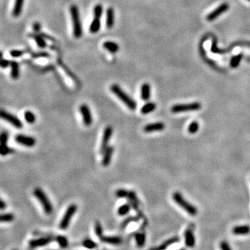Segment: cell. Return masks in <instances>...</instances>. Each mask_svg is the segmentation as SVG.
I'll list each match as a JSON object with an SVG mask.
<instances>
[{
	"label": "cell",
	"mask_w": 250,
	"mask_h": 250,
	"mask_svg": "<svg viewBox=\"0 0 250 250\" xmlns=\"http://www.w3.org/2000/svg\"><path fill=\"white\" fill-rule=\"evenodd\" d=\"M94 232H95L96 235L99 239L103 236L102 226L101 223H100V222H99V221H97L95 222V224H94Z\"/></svg>",
	"instance_id": "38"
},
{
	"label": "cell",
	"mask_w": 250,
	"mask_h": 250,
	"mask_svg": "<svg viewBox=\"0 0 250 250\" xmlns=\"http://www.w3.org/2000/svg\"><path fill=\"white\" fill-rule=\"evenodd\" d=\"M110 90L122 102L126 105V106L130 110H134L137 108V104L133 99H132L129 94L122 90V88L118 84L111 85Z\"/></svg>",
	"instance_id": "1"
},
{
	"label": "cell",
	"mask_w": 250,
	"mask_h": 250,
	"mask_svg": "<svg viewBox=\"0 0 250 250\" xmlns=\"http://www.w3.org/2000/svg\"><path fill=\"white\" fill-rule=\"evenodd\" d=\"M129 191H128L123 188H119L115 192V196L118 198H125L128 197Z\"/></svg>",
	"instance_id": "39"
},
{
	"label": "cell",
	"mask_w": 250,
	"mask_h": 250,
	"mask_svg": "<svg viewBox=\"0 0 250 250\" xmlns=\"http://www.w3.org/2000/svg\"><path fill=\"white\" fill-rule=\"evenodd\" d=\"M115 24V10L113 8L109 7L107 8L106 13V26L108 29H112Z\"/></svg>",
	"instance_id": "15"
},
{
	"label": "cell",
	"mask_w": 250,
	"mask_h": 250,
	"mask_svg": "<svg viewBox=\"0 0 250 250\" xmlns=\"http://www.w3.org/2000/svg\"><path fill=\"white\" fill-rule=\"evenodd\" d=\"M13 250H18V249H13Z\"/></svg>",
	"instance_id": "48"
},
{
	"label": "cell",
	"mask_w": 250,
	"mask_h": 250,
	"mask_svg": "<svg viewBox=\"0 0 250 250\" xmlns=\"http://www.w3.org/2000/svg\"><path fill=\"white\" fill-rule=\"evenodd\" d=\"M24 119L28 124H33L36 120L35 115L31 110H27L24 113Z\"/></svg>",
	"instance_id": "31"
},
{
	"label": "cell",
	"mask_w": 250,
	"mask_h": 250,
	"mask_svg": "<svg viewBox=\"0 0 250 250\" xmlns=\"http://www.w3.org/2000/svg\"><path fill=\"white\" fill-rule=\"evenodd\" d=\"M180 250H185L184 249H180Z\"/></svg>",
	"instance_id": "47"
},
{
	"label": "cell",
	"mask_w": 250,
	"mask_h": 250,
	"mask_svg": "<svg viewBox=\"0 0 250 250\" xmlns=\"http://www.w3.org/2000/svg\"><path fill=\"white\" fill-rule=\"evenodd\" d=\"M128 199L129 200L130 205L134 208L135 210H138V204H139V201L137 198V196H136V194L134 191L130 190L129 193V195H128Z\"/></svg>",
	"instance_id": "27"
},
{
	"label": "cell",
	"mask_w": 250,
	"mask_h": 250,
	"mask_svg": "<svg viewBox=\"0 0 250 250\" xmlns=\"http://www.w3.org/2000/svg\"><path fill=\"white\" fill-rule=\"evenodd\" d=\"M114 152V148L112 146H108L103 153L102 164L104 167H107L110 163L111 159Z\"/></svg>",
	"instance_id": "16"
},
{
	"label": "cell",
	"mask_w": 250,
	"mask_h": 250,
	"mask_svg": "<svg viewBox=\"0 0 250 250\" xmlns=\"http://www.w3.org/2000/svg\"><path fill=\"white\" fill-rule=\"evenodd\" d=\"M0 115H1V118L2 119L7 121L8 123L12 124L14 127L17 128V129H21L23 127V123H22V121L13 114L8 113L4 110H2L1 113H0Z\"/></svg>",
	"instance_id": "7"
},
{
	"label": "cell",
	"mask_w": 250,
	"mask_h": 250,
	"mask_svg": "<svg viewBox=\"0 0 250 250\" xmlns=\"http://www.w3.org/2000/svg\"><path fill=\"white\" fill-rule=\"evenodd\" d=\"M77 210V206L75 204H70L67 208L59 224V228L61 230H66L70 224L72 217L74 215Z\"/></svg>",
	"instance_id": "6"
},
{
	"label": "cell",
	"mask_w": 250,
	"mask_h": 250,
	"mask_svg": "<svg viewBox=\"0 0 250 250\" xmlns=\"http://www.w3.org/2000/svg\"><path fill=\"white\" fill-rule=\"evenodd\" d=\"M33 195L35 196L38 202L40 203L42 207L43 208L44 212L47 215H50L53 212V206L52 202H50L48 197L47 196L45 193L40 188H36L33 190Z\"/></svg>",
	"instance_id": "3"
},
{
	"label": "cell",
	"mask_w": 250,
	"mask_h": 250,
	"mask_svg": "<svg viewBox=\"0 0 250 250\" xmlns=\"http://www.w3.org/2000/svg\"><path fill=\"white\" fill-rule=\"evenodd\" d=\"M14 150L7 145V144H1L0 147V154L2 156H6L13 152Z\"/></svg>",
	"instance_id": "34"
},
{
	"label": "cell",
	"mask_w": 250,
	"mask_h": 250,
	"mask_svg": "<svg viewBox=\"0 0 250 250\" xmlns=\"http://www.w3.org/2000/svg\"><path fill=\"white\" fill-rule=\"evenodd\" d=\"M31 38H32L33 40H35L37 46L40 49H44L47 47V43L45 41V39H44L43 36H42L40 33H31L29 35Z\"/></svg>",
	"instance_id": "21"
},
{
	"label": "cell",
	"mask_w": 250,
	"mask_h": 250,
	"mask_svg": "<svg viewBox=\"0 0 250 250\" xmlns=\"http://www.w3.org/2000/svg\"><path fill=\"white\" fill-rule=\"evenodd\" d=\"M103 12H104V8L101 4H96L93 8V16L94 18L101 19Z\"/></svg>",
	"instance_id": "29"
},
{
	"label": "cell",
	"mask_w": 250,
	"mask_h": 250,
	"mask_svg": "<svg viewBox=\"0 0 250 250\" xmlns=\"http://www.w3.org/2000/svg\"><path fill=\"white\" fill-rule=\"evenodd\" d=\"M55 240L57 241V243L59 244L60 247L62 248H66L68 245V242L67 238L65 237H64L63 235H58L56 238H55Z\"/></svg>",
	"instance_id": "36"
},
{
	"label": "cell",
	"mask_w": 250,
	"mask_h": 250,
	"mask_svg": "<svg viewBox=\"0 0 250 250\" xmlns=\"http://www.w3.org/2000/svg\"><path fill=\"white\" fill-rule=\"evenodd\" d=\"M79 110L82 116V119L85 126L89 127L93 124V119L90 107L87 104H83L80 106Z\"/></svg>",
	"instance_id": "8"
},
{
	"label": "cell",
	"mask_w": 250,
	"mask_h": 250,
	"mask_svg": "<svg viewBox=\"0 0 250 250\" xmlns=\"http://www.w3.org/2000/svg\"><path fill=\"white\" fill-rule=\"evenodd\" d=\"M55 239L52 236H47V237H42L37 239H33L29 242V246L31 249H35L38 247H42L46 246L47 244L52 243Z\"/></svg>",
	"instance_id": "12"
},
{
	"label": "cell",
	"mask_w": 250,
	"mask_h": 250,
	"mask_svg": "<svg viewBox=\"0 0 250 250\" xmlns=\"http://www.w3.org/2000/svg\"><path fill=\"white\" fill-rule=\"evenodd\" d=\"M229 8V5L227 4V3H224L222 4L219 7H218L216 9L214 10L212 12L210 13L206 17V19L208 21H213L214 19L218 18V17L223 14Z\"/></svg>",
	"instance_id": "13"
},
{
	"label": "cell",
	"mask_w": 250,
	"mask_h": 250,
	"mask_svg": "<svg viewBox=\"0 0 250 250\" xmlns=\"http://www.w3.org/2000/svg\"><path fill=\"white\" fill-rule=\"evenodd\" d=\"M242 58H243V54H238L237 55H235V56H233L231 58L230 62L231 67L232 68H238V65H240Z\"/></svg>",
	"instance_id": "32"
},
{
	"label": "cell",
	"mask_w": 250,
	"mask_h": 250,
	"mask_svg": "<svg viewBox=\"0 0 250 250\" xmlns=\"http://www.w3.org/2000/svg\"><path fill=\"white\" fill-rule=\"evenodd\" d=\"M15 216L13 213H3L1 215V222H10L14 220Z\"/></svg>",
	"instance_id": "37"
},
{
	"label": "cell",
	"mask_w": 250,
	"mask_h": 250,
	"mask_svg": "<svg viewBox=\"0 0 250 250\" xmlns=\"http://www.w3.org/2000/svg\"><path fill=\"white\" fill-rule=\"evenodd\" d=\"M140 97L143 101H148L151 97V85L148 83H144L141 86Z\"/></svg>",
	"instance_id": "18"
},
{
	"label": "cell",
	"mask_w": 250,
	"mask_h": 250,
	"mask_svg": "<svg viewBox=\"0 0 250 250\" xmlns=\"http://www.w3.org/2000/svg\"><path fill=\"white\" fill-rule=\"evenodd\" d=\"M135 242L138 247H143L146 242V234L145 232H139L135 235Z\"/></svg>",
	"instance_id": "28"
},
{
	"label": "cell",
	"mask_w": 250,
	"mask_h": 250,
	"mask_svg": "<svg viewBox=\"0 0 250 250\" xmlns=\"http://www.w3.org/2000/svg\"><path fill=\"white\" fill-rule=\"evenodd\" d=\"M178 242H179V238L177 237V236H175V237L171 238L168 239V240L165 241L163 243L161 244L160 246L155 247V248H153L149 250H165L168 248V247L172 245V244L178 243Z\"/></svg>",
	"instance_id": "24"
},
{
	"label": "cell",
	"mask_w": 250,
	"mask_h": 250,
	"mask_svg": "<svg viewBox=\"0 0 250 250\" xmlns=\"http://www.w3.org/2000/svg\"><path fill=\"white\" fill-rule=\"evenodd\" d=\"M69 13L73 27V35L76 38H79L83 34V29L79 8L76 5H72L69 8Z\"/></svg>",
	"instance_id": "2"
},
{
	"label": "cell",
	"mask_w": 250,
	"mask_h": 250,
	"mask_svg": "<svg viewBox=\"0 0 250 250\" xmlns=\"http://www.w3.org/2000/svg\"><path fill=\"white\" fill-rule=\"evenodd\" d=\"M131 208L130 204H124L121 205L118 209V214L119 216H124L129 213Z\"/></svg>",
	"instance_id": "30"
},
{
	"label": "cell",
	"mask_w": 250,
	"mask_h": 250,
	"mask_svg": "<svg viewBox=\"0 0 250 250\" xmlns=\"http://www.w3.org/2000/svg\"><path fill=\"white\" fill-rule=\"evenodd\" d=\"M113 132V129L112 127L107 126L105 127L104 132H103L101 147H100V150H99V152L101 154H103L104 152L108 147V143H109L110 138H111V137H112Z\"/></svg>",
	"instance_id": "11"
},
{
	"label": "cell",
	"mask_w": 250,
	"mask_h": 250,
	"mask_svg": "<svg viewBox=\"0 0 250 250\" xmlns=\"http://www.w3.org/2000/svg\"><path fill=\"white\" fill-rule=\"evenodd\" d=\"M199 124L197 121H194L190 124L188 127V131L190 133V134H194L199 131Z\"/></svg>",
	"instance_id": "33"
},
{
	"label": "cell",
	"mask_w": 250,
	"mask_h": 250,
	"mask_svg": "<svg viewBox=\"0 0 250 250\" xmlns=\"http://www.w3.org/2000/svg\"><path fill=\"white\" fill-rule=\"evenodd\" d=\"M24 4V0H15V3H14V6L13 8L12 14L13 17L15 18H18L21 15L23 10V6Z\"/></svg>",
	"instance_id": "23"
},
{
	"label": "cell",
	"mask_w": 250,
	"mask_h": 250,
	"mask_svg": "<svg viewBox=\"0 0 250 250\" xmlns=\"http://www.w3.org/2000/svg\"><path fill=\"white\" fill-rule=\"evenodd\" d=\"M172 197H173L174 201L176 202V204L179 205L181 208H182L183 210H185L188 214H190L192 216H195L197 215V212H198L197 208L190 202H188L179 192H175L172 195Z\"/></svg>",
	"instance_id": "4"
},
{
	"label": "cell",
	"mask_w": 250,
	"mask_h": 250,
	"mask_svg": "<svg viewBox=\"0 0 250 250\" xmlns=\"http://www.w3.org/2000/svg\"><path fill=\"white\" fill-rule=\"evenodd\" d=\"M10 63H11L10 60L6 59V58H2L1 62H0V65H1L2 68L4 69V68H7L9 66H10Z\"/></svg>",
	"instance_id": "44"
},
{
	"label": "cell",
	"mask_w": 250,
	"mask_h": 250,
	"mask_svg": "<svg viewBox=\"0 0 250 250\" xmlns=\"http://www.w3.org/2000/svg\"><path fill=\"white\" fill-rule=\"evenodd\" d=\"M8 140V133L7 132H2L0 136V143L1 144H7Z\"/></svg>",
	"instance_id": "42"
},
{
	"label": "cell",
	"mask_w": 250,
	"mask_h": 250,
	"mask_svg": "<svg viewBox=\"0 0 250 250\" xmlns=\"http://www.w3.org/2000/svg\"><path fill=\"white\" fill-rule=\"evenodd\" d=\"M101 29V19L93 18L89 27V31L92 33H97Z\"/></svg>",
	"instance_id": "26"
},
{
	"label": "cell",
	"mask_w": 250,
	"mask_h": 250,
	"mask_svg": "<svg viewBox=\"0 0 250 250\" xmlns=\"http://www.w3.org/2000/svg\"><path fill=\"white\" fill-rule=\"evenodd\" d=\"M24 52L19 49H12L9 52V54L13 58H19L24 54Z\"/></svg>",
	"instance_id": "41"
},
{
	"label": "cell",
	"mask_w": 250,
	"mask_h": 250,
	"mask_svg": "<svg viewBox=\"0 0 250 250\" xmlns=\"http://www.w3.org/2000/svg\"><path fill=\"white\" fill-rule=\"evenodd\" d=\"M83 246L85 247V248L89 249H93L94 248H96L97 247V243L95 242H94L93 240H91V239H85L83 241Z\"/></svg>",
	"instance_id": "35"
},
{
	"label": "cell",
	"mask_w": 250,
	"mask_h": 250,
	"mask_svg": "<svg viewBox=\"0 0 250 250\" xmlns=\"http://www.w3.org/2000/svg\"><path fill=\"white\" fill-rule=\"evenodd\" d=\"M202 108L201 103L198 102H194L188 104H179L172 106L171 108V112L173 113H180L192 112L196 111Z\"/></svg>",
	"instance_id": "5"
},
{
	"label": "cell",
	"mask_w": 250,
	"mask_h": 250,
	"mask_svg": "<svg viewBox=\"0 0 250 250\" xmlns=\"http://www.w3.org/2000/svg\"><path fill=\"white\" fill-rule=\"evenodd\" d=\"M33 29L35 33H40V31H41V24L40 22H35L33 24Z\"/></svg>",
	"instance_id": "45"
},
{
	"label": "cell",
	"mask_w": 250,
	"mask_h": 250,
	"mask_svg": "<svg viewBox=\"0 0 250 250\" xmlns=\"http://www.w3.org/2000/svg\"><path fill=\"white\" fill-rule=\"evenodd\" d=\"M103 47L106 50H107L108 52L111 53V54H115L118 52L119 49V44L113 41H105L103 43Z\"/></svg>",
	"instance_id": "19"
},
{
	"label": "cell",
	"mask_w": 250,
	"mask_h": 250,
	"mask_svg": "<svg viewBox=\"0 0 250 250\" xmlns=\"http://www.w3.org/2000/svg\"><path fill=\"white\" fill-rule=\"evenodd\" d=\"M219 248L221 250H233L231 247L229 245V244L227 241H222L219 243Z\"/></svg>",
	"instance_id": "43"
},
{
	"label": "cell",
	"mask_w": 250,
	"mask_h": 250,
	"mask_svg": "<svg viewBox=\"0 0 250 250\" xmlns=\"http://www.w3.org/2000/svg\"><path fill=\"white\" fill-rule=\"evenodd\" d=\"M10 77L14 80L19 79L20 75L19 63L15 60H12L10 63Z\"/></svg>",
	"instance_id": "22"
},
{
	"label": "cell",
	"mask_w": 250,
	"mask_h": 250,
	"mask_svg": "<svg viewBox=\"0 0 250 250\" xmlns=\"http://www.w3.org/2000/svg\"><path fill=\"white\" fill-rule=\"evenodd\" d=\"M51 56L48 52H35L32 54V57L33 58H49Z\"/></svg>",
	"instance_id": "40"
},
{
	"label": "cell",
	"mask_w": 250,
	"mask_h": 250,
	"mask_svg": "<svg viewBox=\"0 0 250 250\" xmlns=\"http://www.w3.org/2000/svg\"><path fill=\"white\" fill-rule=\"evenodd\" d=\"M165 125L162 122H157L154 123H150L145 125L143 128V131L145 133H152L155 131H161L165 129Z\"/></svg>",
	"instance_id": "14"
},
{
	"label": "cell",
	"mask_w": 250,
	"mask_h": 250,
	"mask_svg": "<svg viewBox=\"0 0 250 250\" xmlns=\"http://www.w3.org/2000/svg\"><path fill=\"white\" fill-rule=\"evenodd\" d=\"M156 108V104L155 103L151 102H147L141 108L140 112L143 115H147V114L152 113Z\"/></svg>",
	"instance_id": "25"
},
{
	"label": "cell",
	"mask_w": 250,
	"mask_h": 250,
	"mask_svg": "<svg viewBox=\"0 0 250 250\" xmlns=\"http://www.w3.org/2000/svg\"><path fill=\"white\" fill-rule=\"evenodd\" d=\"M194 225L190 224L184 232V239L185 245L189 248H193L195 245V236L194 234Z\"/></svg>",
	"instance_id": "9"
},
{
	"label": "cell",
	"mask_w": 250,
	"mask_h": 250,
	"mask_svg": "<svg viewBox=\"0 0 250 250\" xmlns=\"http://www.w3.org/2000/svg\"><path fill=\"white\" fill-rule=\"evenodd\" d=\"M232 233L235 235H246L250 233V226L247 224L238 225L232 229Z\"/></svg>",
	"instance_id": "17"
},
{
	"label": "cell",
	"mask_w": 250,
	"mask_h": 250,
	"mask_svg": "<svg viewBox=\"0 0 250 250\" xmlns=\"http://www.w3.org/2000/svg\"><path fill=\"white\" fill-rule=\"evenodd\" d=\"M6 206V204L4 200L2 199L1 202H0V208H1V210H4Z\"/></svg>",
	"instance_id": "46"
},
{
	"label": "cell",
	"mask_w": 250,
	"mask_h": 250,
	"mask_svg": "<svg viewBox=\"0 0 250 250\" xmlns=\"http://www.w3.org/2000/svg\"><path fill=\"white\" fill-rule=\"evenodd\" d=\"M102 242L105 243L113 244V245H119L122 243V239L119 236H104L100 238Z\"/></svg>",
	"instance_id": "20"
},
{
	"label": "cell",
	"mask_w": 250,
	"mask_h": 250,
	"mask_svg": "<svg viewBox=\"0 0 250 250\" xmlns=\"http://www.w3.org/2000/svg\"><path fill=\"white\" fill-rule=\"evenodd\" d=\"M248 1H249V2H250V0H248Z\"/></svg>",
	"instance_id": "49"
},
{
	"label": "cell",
	"mask_w": 250,
	"mask_h": 250,
	"mask_svg": "<svg viewBox=\"0 0 250 250\" xmlns=\"http://www.w3.org/2000/svg\"><path fill=\"white\" fill-rule=\"evenodd\" d=\"M15 140L17 143L27 147H33L36 144V140L35 138L24 134L16 135L15 136Z\"/></svg>",
	"instance_id": "10"
}]
</instances>
